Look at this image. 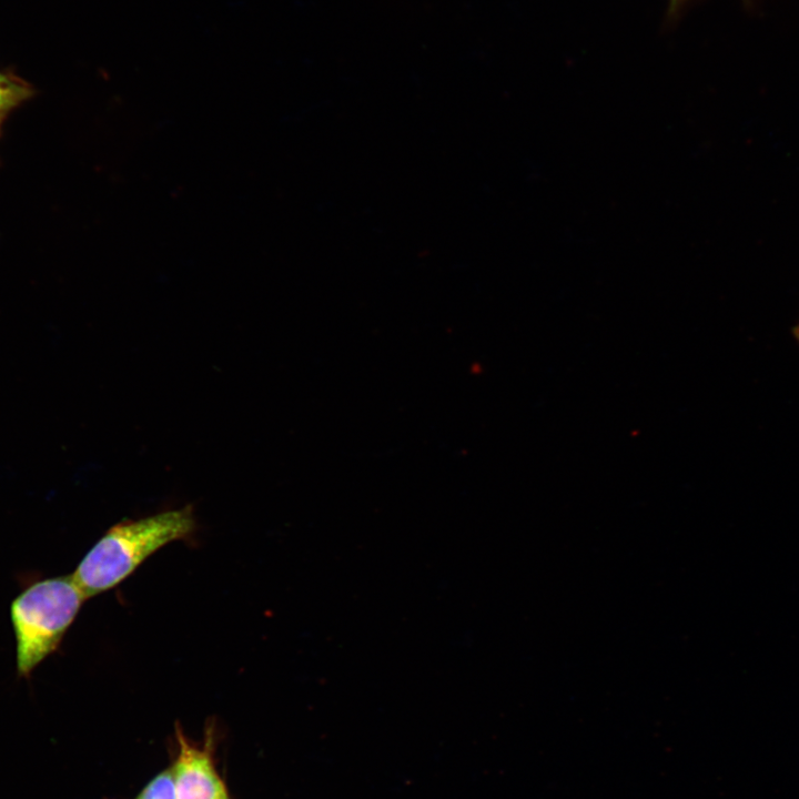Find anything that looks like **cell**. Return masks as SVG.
<instances>
[{
  "label": "cell",
  "mask_w": 799,
  "mask_h": 799,
  "mask_svg": "<svg viewBox=\"0 0 799 799\" xmlns=\"http://www.w3.org/2000/svg\"><path fill=\"white\" fill-rule=\"evenodd\" d=\"M135 799H176L172 769L155 776Z\"/></svg>",
  "instance_id": "277c9868"
},
{
  "label": "cell",
  "mask_w": 799,
  "mask_h": 799,
  "mask_svg": "<svg viewBox=\"0 0 799 799\" xmlns=\"http://www.w3.org/2000/svg\"><path fill=\"white\" fill-rule=\"evenodd\" d=\"M19 94L17 88L0 77V123L4 112L17 103Z\"/></svg>",
  "instance_id": "5b68a950"
},
{
  "label": "cell",
  "mask_w": 799,
  "mask_h": 799,
  "mask_svg": "<svg viewBox=\"0 0 799 799\" xmlns=\"http://www.w3.org/2000/svg\"><path fill=\"white\" fill-rule=\"evenodd\" d=\"M180 752L172 768L176 799H225L224 785L208 752L179 734Z\"/></svg>",
  "instance_id": "3957f363"
},
{
  "label": "cell",
  "mask_w": 799,
  "mask_h": 799,
  "mask_svg": "<svg viewBox=\"0 0 799 799\" xmlns=\"http://www.w3.org/2000/svg\"><path fill=\"white\" fill-rule=\"evenodd\" d=\"M85 599L72 576H58L32 583L12 600L19 677L28 678L58 649Z\"/></svg>",
  "instance_id": "7a4b0ae2"
},
{
  "label": "cell",
  "mask_w": 799,
  "mask_h": 799,
  "mask_svg": "<svg viewBox=\"0 0 799 799\" xmlns=\"http://www.w3.org/2000/svg\"><path fill=\"white\" fill-rule=\"evenodd\" d=\"M795 335L799 341V325L795 328Z\"/></svg>",
  "instance_id": "8992f818"
},
{
  "label": "cell",
  "mask_w": 799,
  "mask_h": 799,
  "mask_svg": "<svg viewBox=\"0 0 799 799\" xmlns=\"http://www.w3.org/2000/svg\"><path fill=\"white\" fill-rule=\"evenodd\" d=\"M225 799H227V797Z\"/></svg>",
  "instance_id": "52a82bcc"
},
{
  "label": "cell",
  "mask_w": 799,
  "mask_h": 799,
  "mask_svg": "<svg viewBox=\"0 0 799 799\" xmlns=\"http://www.w3.org/2000/svg\"><path fill=\"white\" fill-rule=\"evenodd\" d=\"M190 506L112 526L87 553L71 575L88 599L109 590L164 545L194 530Z\"/></svg>",
  "instance_id": "6da1fadb"
}]
</instances>
